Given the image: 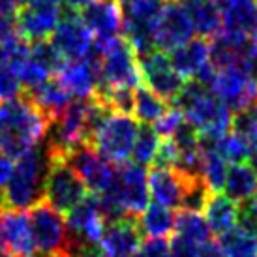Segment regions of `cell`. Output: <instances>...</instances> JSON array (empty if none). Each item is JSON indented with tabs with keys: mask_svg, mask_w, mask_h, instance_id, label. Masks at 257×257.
<instances>
[{
	"mask_svg": "<svg viewBox=\"0 0 257 257\" xmlns=\"http://www.w3.org/2000/svg\"><path fill=\"white\" fill-rule=\"evenodd\" d=\"M51 122L25 92L19 98L0 101V150L17 160L47 137Z\"/></svg>",
	"mask_w": 257,
	"mask_h": 257,
	"instance_id": "6da1fadb",
	"label": "cell"
},
{
	"mask_svg": "<svg viewBox=\"0 0 257 257\" xmlns=\"http://www.w3.org/2000/svg\"><path fill=\"white\" fill-rule=\"evenodd\" d=\"M51 162H53V154L45 139L38 147L17 158L12 179L2 190L4 208L29 210L40 201H43L45 179L49 173Z\"/></svg>",
	"mask_w": 257,
	"mask_h": 257,
	"instance_id": "7a4b0ae2",
	"label": "cell"
},
{
	"mask_svg": "<svg viewBox=\"0 0 257 257\" xmlns=\"http://www.w3.org/2000/svg\"><path fill=\"white\" fill-rule=\"evenodd\" d=\"M173 103L182 111L186 120L199 132L201 141H214L231 132L233 111L210 88L197 81H188Z\"/></svg>",
	"mask_w": 257,
	"mask_h": 257,
	"instance_id": "3957f363",
	"label": "cell"
},
{
	"mask_svg": "<svg viewBox=\"0 0 257 257\" xmlns=\"http://www.w3.org/2000/svg\"><path fill=\"white\" fill-rule=\"evenodd\" d=\"M27 212L36 246V257H72L75 251L85 248L72 236L64 214L55 210L47 201H40Z\"/></svg>",
	"mask_w": 257,
	"mask_h": 257,
	"instance_id": "277c9868",
	"label": "cell"
},
{
	"mask_svg": "<svg viewBox=\"0 0 257 257\" xmlns=\"http://www.w3.org/2000/svg\"><path fill=\"white\" fill-rule=\"evenodd\" d=\"M94 49L100 60V86H128L137 88L143 85L139 57L126 38H111L96 42Z\"/></svg>",
	"mask_w": 257,
	"mask_h": 257,
	"instance_id": "5b68a950",
	"label": "cell"
},
{
	"mask_svg": "<svg viewBox=\"0 0 257 257\" xmlns=\"http://www.w3.org/2000/svg\"><path fill=\"white\" fill-rule=\"evenodd\" d=\"M137 132H139V124L137 120H134L132 114L111 111L105 116V120L100 124V128L96 130L90 145L98 150L100 156H103L111 164H126L128 158H132Z\"/></svg>",
	"mask_w": 257,
	"mask_h": 257,
	"instance_id": "8992f818",
	"label": "cell"
},
{
	"mask_svg": "<svg viewBox=\"0 0 257 257\" xmlns=\"http://www.w3.org/2000/svg\"><path fill=\"white\" fill-rule=\"evenodd\" d=\"M164 0H130L122 6L124 34L137 57L156 49V27L164 10Z\"/></svg>",
	"mask_w": 257,
	"mask_h": 257,
	"instance_id": "52a82bcc",
	"label": "cell"
},
{
	"mask_svg": "<svg viewBox=\"0 0 257 257\" xmlns=\"http://www.w3.org/2000/svg\"><path fill=\"white\" fill-rule=\"evenodd\" d=\"M88 193L90 192L85 186V182L70 167V164L64 158L53 156L49 173L45 179L43 201H47L55 210L66 216L68 212H72Z\"/></svg>",
	"mask_w": 257,
	"mask_h": 257,
	"instance_id": "ba28073f",
	"label": "cell"
},
{
	"mask_svg": "<svg viewBox=\"0 0 257 257\" xmlns=\"http://www.w3.org/2000/svg\"><path fill=\"white\" fill-rule=\"evenodd\" d=\"M73 171L77 173L81 180L85 182L88 192L94 195H103L111 190L116 173V165L107 162L103 156L98 154V150L92 145L83 143L72 149L64 156Z\"/></svg>",
	"mask_w": 257,
	"mask_h": 257,
	"instance_id": "9c48e42d",
	"label": "cell"
},
{
	"mask_svg": "<svg viewBox=\"0 0 257 257\" xmlns=\"http://www.w3.org/2000/svg\"><path fill=\"white\" fill-rule=\"evenodd\" d=\"M49 42L55 45V49L62 55L66 62L90 57V53L94 51V43H96L92 32L83 23L81 15L70 8H66L64 15Z\"/></svg>",
	"mask_w": 257,
	"mask_h": 257,
	"instance_id": "30bf717a",
	"label": "cell"
},
{
	"mask_svg": "<svg viewBox=\"0 0 257 257\" xmlns=\"http://www.w3.org/2000/svg\"><path fill=\"white\" fill-rule=\"evenodd\" d=\"M139 68L143 85L165 101L177 100L186 85V79L173 68L169 57L162 51H152L139 57Z\"/></svg>",
	"mask_w": 257,
	"mask_h": 257,
	"instance_id": "8fae6325",
	"label": "cell"
},
{
	"mask_svg": "<svg viewBox=\"0 0 257 257\" xmlns=\"http://www.w3.org/2000/svg\"><path fill=\"white\" fill-rule=\"evenodd\" d=\"M64 15L62 0H34L17 12L19 32L27 42H40L53 36Z\"/></svg>",
	"mask_w": 257,
	"mask_h": 257,
	"instance_id": "7c38bea8",
	"label": "cell"
},
{
	"mask_svg": "<svg viewBox=\"0 0 257 257\" xmlns=\"http://www.w3.org/2000/svg\"><path fill=\"white\" fill-rule=\"evenodd\" d=\"M66 221L72 236L85 248H100L103 233L107 229V220L101 212L98 195L88 193L85 199L66 214Z\"/></svg>",
	"mask_w": 257,
	"mask_h": 257,
	"instance_id": "4fadbf2b",
	"label": "cell"
},
{
	"mask_svg": "<svg viewBox=\"0 0 257 257\" xmlns=\"http://www.w3.org/2000/svg\"><path fill=\"white\" fill-rule=\"evenodd\" d=\"M210 90L233 111V114L257 103V81L238 68L218 70Z\"/></svg>",
	"mask_w": 257,
	"mask_h": 257,
	"instance_id": "5bb4252c",
	"label": "cell"
},
{
	"mask_svg": "<svg viewBox=\"0 0 257 257\" xmlns=\"http://www.w3.org/2000/svg\"><path fill=\"white\" fill-rule=\"evenodd\" d=\"M193 34L195 30L188 8L173 0L165 2L156 27V49L162 53H171L173 49L190 42Z\"/></svg>",
	"mask_w": 257,
	"mask_h": 257,
	"instance_id": "9a60e30c",
	"label": "cell"
},
{
	"mask_svg": "<svg viewBox=\"0 0 257 257\" xmlns=\"http://www.w3.org/2000/svg\"><path fill=\"white\" fill-rule=\"evenodd\" d=\"M57 79L75 100L92 98L100 86V60L96 49L90 53V57L83 60L66 62L62 70L57 73Z\"/></svg>",
	"mask_w": 257,
	"mask_h": 257,
	"instance_id": "2e32d148",
	"label": "cell"
},
{
	"mask_svg": "<svg viewBox=\"0 0 257 257\" xmlns=\"http://www.w3.org/2000/svg\"><path fill=\"white\" fill-rule=\"evenodd\" d=\"M143 242V231L137 216H126L107 223L100 242V250L105 257H134Z\"/></svg>",
	"mask_w": 257,
	"mask_h": 257,
	"instance_id": "e0dca14e",
	"label": "cell"
},
{
	"mask_svg": "<svg viewBox=\"0 0 257 257\" xmlns=\"http://www.w3.org/2000/svg\"><path fill=\"white\" fill-rule=\"evenodd\" d=\"M79 15L92 32L96 42H105L120 36V32L124 30L122 8L114 0H94L83 8Z\"/></svg>",
	"mask_w": 257,
	"mask_h": 257,
	"instance_id": "ac0fdd59",
	"label": "cell"
},
{
	"mask_svg": "<svg viewBox=\"0 0 257 257\" xmlns=\"http://www.w3.org/2000/svg\"><path fill=\"white\" fill-rule=\"evenodd\" d=\"M184 182L186 175L179 169L152 167L149 171V192L152 201L167 208H173V210L180 208Z\"/></svg>",
	"mask_w": 257,
	"mask_h": 257,
	"instance_id": "d6986e66",
	"label": "cell"
},
{
	"mask_svg": "<svg viewBox=\"0 0 257 257\" xmlns=\"http://www.w3.org/2000/svg\"><path fill=\"white\" fill-rule=\"evenodd\" d=\"M171 66L184 79H195L210 64V45L205 38H192L190 42L173 49L169 55Z\"/></svg>",
	"mask_w": 257,
	"mask_h": 257,
	"instance_id": "ffe728a7",
	"label": "cell"
},
{
	"mask_svg": "<svg viewBox=\"0 0 257 257\" xmlns=\"http://www.w3.org/2000/svg\"><path fill=\"white\" fill-rule=\"evenodd\" d=\"M221 25L225 32L257 36V0H221Z\"/></svg>",
	"mask_w": 257,
	"mask_h": 257,
	"instance_id": "44dd1931",
	"label": "cell"
},
{
	"mask_svg": "<svg viewBox=\"0 0 257 257\" xmlns=\"http://www.w3.org/2000/svg\"><path fill=\"white\" fill-rule=\"evenodd\" d=\"M203 212H205V220H207L210 231L218 236L235 229L242 218V207L221 192L210 193Z\"/></svg>",
	"mask_w": 257,
	"mask_h": 257,
	"instance_id": "7402d4cb",
	"label": "cell"
},
{
	"mask_svg": "<svg viewBox=\"0 0 257 257\" xmlns=\"http://www.w3.org/2000/svg\"><path fill=\"white\" fill-rule=\"evenodd\" d=\"M25 94L36 103L38 107L42 109L43 113L49 116L51 120H55L58 114L70 105V101H72V96L68 94V90H66L64 86H62V83L57 79V75L47 79L45 83L36 86L34 90H29V92Z\"/></svg>",
	"mask_w": 257,
	"mask_h": 257,
	"instance_id": "603a6c76",
	"label": "cell"
},
{
	"mask_svg": "<svg viewBox=\"0 0 257 257\" xmlns=\"http://www.w3.org/2000/svg\"><path fill=\"white\" fill-rule=\"evenodd\" d=\"M223 192L229 199L238 203L240 207L250 203L257 195V173L248 164H235L229 165L227 179Z\"/></svg>",
	"mask_w": 257,
	"mask_h": 257,
	"instance_id": "cb8c5ba5",
	"label": "cell"
},
{
	"mask_svg": "<svg viewBox=\"0 0 257 257\" xmlns=\"http://www.w3.org/2000/svg\"><path fill=\"white\" fill-rule=\"evenodd\" d=\"M139 227L143 235L150 238H167L175 233V223H177V214L173 208H167L158 203H149L147 208L139 214Z\"/></svg>",
	"mask_w": 257,
	"mask_h": 257,
	"instance_id": "d4e9b609",
	"label": "cell"
},
{
	"mask_svg": "<svg viewBox=\"0 0 257 257\" xmlns=\"http://www.w3.org/2000/svg\"><path fill=\"white\" fill-rule=\"evenodd\" d=\"M188 12H190L193 30H195L197 36L205 38V40H212L223 30L221 10L216 0H207V2L195 4V6L188 8Z\"/></svg>",
	"mask_w": 257,
	"mask_h": 257,
	"instance_id": "484cf974",
	"label": "cell"
},
{
	"mask_svg": "<svg viewBox=\"0 0 257 257\" xmlns=\"http://www.w3.org/2000/svg\"><path fill=\"white\" fill-rule=\"evenodd\" d=\"M218 244L225 257H257V233L242 221L221 235Z\"/></svg>",
	"mask_w": 257,
	"mask_h": 257,
	"instance_id": "4316f807",
	"label": "cell"
},
{
	"mask_svg": "<svg viewBox=\"0 0 257 257\" xmlns=\"http://www.w3.org/2000/svg\"><path fill=\"white\" fill-rule=\"evenodd\" d=\"M175 235L182 236L184 240L192 242L197 248L212 240V231L208 227L205 216L201 212H188V210H180L177 214Z\"/></svg>",
	"mask_w": 257,
	"mask_h": 257,
	"instance_id": "83f0119b",
	"label": "cell"
},
{
	"mask_svg": "<svg viewBox=\"0 0 257 257\" xmlns=\"http://www.w3.org/2000/svg\"><path fill=\"white\" fill-rule=\"evenodd\" d=\"M229 173V164L207 145H201V179L210 192H221Z\"/></svg>",
	"mask_w": 257,
	"mask_h": 257,
	"instance_id": "f1b7e54d",
	"label": "cell"
},
{
	"mask_svg": "<svg viewBox=\"0 0 257 257\" xmlns=\"http://www.w3.org/2000/svg\"><path fill=\"white\" fill-rule=\"evenodd\" d=\"M167 101L162 100L158 94H154L145 85L136 88V105H134V116L141 124H156L165 113H167Z\"/></svg>",
	"mask_w": 257,
	"mask_h": 257,
	"instance_id": "f546056e",
	"label": "cell"
},
{
	"mask_svg": "<svg viewBox=\"0 0 257 257\" xmlns=\"http://www.w3.org/2000/svg\"><path fill=\"white\" fill-rule=\"evenodd\" d=\"M201 145H207L210 149H214L227 164H246L251 158V149L242 137L235 134L233 130L227 132L225 136L218 137L214 141H201Z\"/></svg>",
	"mask_w": 257,
	"mask_h": 257,
	"instance_id": "4dcf8cb0",
	"label": "cell"
},
{
	"mask_svg": "<svg viewBox=\"0 0 257 257\" xmlns=\"http://www.w3.org/2000/svg\"><path fill=\"white\" fill-rule=\"evenodd\" d=\"M162 137L158 136L154 128H150L149 124H139V132H137L136 143L132 149V160L137 165H152L156 160L158 147H160Z\"/></svg>",
	"mask_w": 257,
	"mask_h": 257,
	"instance_id": "1f68e13d",
	"label": "cell"
},
{
	"mask_svg": "<svg viewBox=\"0 0 257 257\" xmlns=\"http://www.w3.org/2000/svg\"><path fill=\"white\" fill-rule=\"evenodd\" d=\"M30 58L36 62L38 66H42L49 75H57L62 66L66 64V60L62 55L55 49V45L49 40H40V42H30Z\"/></svg>",
	"mask_w": 257,
	"mask_h": 257,
	"instance_id": "d6a6232c",
	"label": "cell"
},
{
	"mask_svg": "<svg viewBox=\"0 0 257 257\" xmlns=\"http://www.w3.org/2000/svg\"><path fill=\"white\" fill-rule=\"evenodd\" d=\"M231 130L242 137L248 143L251 152L257 150V103L251 107L244 109L240 113L233 114V126Z\"/></svg>",
	"mask_w": 257,
	"mask_h": 257,
	"instance_id": "836d02e7",
	"label": "cell"
},
{
	"mask_svg": "<svg viewBox=\"0 0 257 257\" xmlns=\"http://www.w3.org/2000/svg\"><path fill=\"white\" fill-rule=\"evenodd\" d=\"M23 85L12 64H0V101L19 98Z\"/></svg>",
	"mask_w": 257,
	"mask_h": 257,
	"instance_id": "e575fe53",
	"label": "cell"
},
{
	"mask_svg": "<svg viewBox=\"0 0 257 257\" xmlns=\"http://www.w3.org/2000/svg\"><path fill=\"white\" fill-rule=\"evenodd\" d=\"M180 160V152L179 147L175 145L173 139H164L160 141V147H158V154L156 160H154V167H167V169H177Z\"/></svg>",
	"mask_w": 257,
	"mask_h": 257,
	"instance_id": "d590c367",
	"label": "cell"
},
{
	"mask_svg": "<svg viewBox=\"0 0 257 257\" xmlns=\"http://www.w3.org/2000/svg\"><path fill=\"white\" fill-rule=\"evenodd\" d=\"M184 120H186L184 114H182V111H180L179 107H169L167 109V113L154 124V130L158 132V136L160 137L169 139V137H173V134L179 130V126Z\"/></svg>",
	"mask_w": 257,
	"mask_h": 257,
	"instance_id": "8d00e7d4",
	"label": "cell"
},
{
	"mask_svg": "<svg viewBox=\"0 0 257 257\" xmlns=\"http://www.w3.org/2000/svg\"><path fill=\"white\" fill-rule=\"evenodd\" d=\"M134 257H171V246L167 238H147L141 242Z\"/></svg>",
	"mask_w": 257,
	"mask_h": 257,
	"instance_id": "74e56055",
	"label": "cell"
},
{
	"mask_svg": "<svg viewBox=\"0 0 257 257\" xmlns=\"http://www.w3.org/2000/svg\"><path fill=\"white\" fill-rule=\"evenodd\" d=\"M169 246H171V257H197L201 248L193 246L192 242L184 240L182 236L175 235L169 240Z\"/></svg>",
	"mask_w": 257,
	"mask_h": 257,
	"instance_id": "f35d334b",
	"label": "cell"
},
{
	"mask_svg": "<svg viewBox=\"0 0 257 257\" xmlns=\"http://www.w3.org/2000/svg\"><path fill=\"white\" fill-rule=\"evenodd\" d=\"M14 158H10L8 154H4L0 150V190H4L6 184L12 179V173H14Z\"/></svg>",
	"mask_w": 257,
	"mask_h": 257,
	"instance_id": "ab89813d",
	"label": "cell"
},
{
	"mask_svg": "<svg viewBox=\"0 0 257 257\" xmlns=\"http://www.w3.org/2000/svg\"><path fill=\"white\" fill-rule=\"evenodd\" d=\"M240 221L257 233V195L250 203H246L242 207V218H240Z\"/></svg>",
	"mask_w": 257,
	"mask_h": 257,
	"instance_id": "60d3db41",
	"label": "cell"
},
{
	"mask_svg": "<svg viewBox=\"0 0 257 257\" xmlns=\"http://www.w3.org/2000/svg\"><path fill=\"white\" fill-rule=\"evenodd\" d=\"M197 257H225V255H223V250H221L220 244L214 242V240H210V242H207L205 246H201Z\"/></svg>",
	"mask_w": 257,
	"mask_h": 257,
	"instance_id": "b9f144b4",
	"label": "cell"
},
{
	"mask_svg": "<svg viewBox=\"0 0 257 257\" xmlns=\"http://www.w3.org/2000/svg\"><path fill=\"white\" fill-rule=\"evenodd\" d=\"M17 0H0V17H14L17 15Z\"/></svg>",
	"mask_w": 257,
	"mask_h": 257,
	"instance_id": "7bdbcfd3",
	"label": "cell"
},
{
	"mask_svg": "<svg viewBox=\"0 0 257 257\" xmlns=\"http://www.w3.org/2000/svg\"><path fill=\"white\" fill-rule=\"evenodd\" d=\"M72 257H105L101 253L100 248H81L79 251H75Z\"/></svg>",
	"mask_w": 257,
	"mask_h": 257,
	"instance_id": "ee69618b",
	"label": "cell"
},
{
	"mask_svg": "<svg viewBox=\"0 0 257 257\" xmlns=\"http://www.w3.org/2000/svg\"><path fill=\"white\" fill-rule=\"evenodd\" d=\"M90 2H94V0H62V4H64L66 8L73 10V12H75V10L81 12V10H83L85 6H88Z\"/></svg>",
	"mask_w": 257,
	"mask_h": 257,
	"instance_id": "f6af8a7d",
	"label": "cell"
},
{
	"mask_svg": "<svg viewBox=\"0 0 257 257\" xmlns=\"http://www.w3.org/2000/svg\"><path fill=\"white\" fill-rule=\"evenodd\" d=\"M173 2H177V4H180V6H184V8H192V6H195V4L207 2V0H173Z\"/></svg>",
	"mask_w": 257,
	"mask_h": 257,
	"instance_id": "bcb514c9",
	"label": "cell"
},
{
	"mask_svg": "<svg viewBox=\"0 0 257 257\" xmlns=\"http://www.w3.org/2000/svg\"><path fill=\"white\" fill-rule=\"evenodd\" d=\"M0 257H17L12 250H6V248H0Z\"/></svg>",
	"mask_w": 257,
	"mask_h": 257,
	"instance_id": "7dc6e473",
	"label": "cell"
},
{
	"mask_svg": "<svg viewBox=\"0 0 257 257\" xmlns=\"http://www.w3.org/2000/svg\"><path fill=\"white\" fill-rule=\"evenodd\" d=\"M30 2H34V0H17L19 6H25V4H30Z\"/></svg>",
	"mask_w": 257,
	"mask_h": 257,
	"instance_id": "c3c4849f",
	"label": "cell"
},
{
	"mask_svg": "<svg viewBox=\"0 0 257 257\" xmlns=\"http://www.w3.org/2000/svg\"><path fill=\"white\" fill-rule=\"evenodd\" d=\"M114 2H116V4H118V6H126V4H128V2H130V0H114Z\"/></svg>",
	"mask_w": 257,
	"mask_h": 257,
	"instance_id": "681fc988",
	"label": "cell"
},
{
	"mask_svg": "<svg viewBox=\"0 0 257 257\" xmlns=\"http://www.w3.org/2000/svg\"><path fill=\"white\" fill-rule=\"evenodd\" d=\"M4 208V201H2V190H0V210Z\"/></svg>",
	"mask_w": 257,
	"mask_h": 257,
	"instance_id": "f907efd6",
	"label": "cell"
},
{
	"mask_svg": "<svg viewBox=\"0 0 257 257\" xmlns=\"http://www.w3.org/2000/svg\"><path fill=\"white\" fill-rule=\"evenodd\" d=\"M38 257H43V255H38Z\"/></svg>",
	"mask_w": 257,
	"mask_h": 257,
	"instance_id": "816d5d0a",
	"label": "cell"
},
{
	"mask_svg": "<svg viewBox=\"0 0 257 257\" xmlns=\"http://www.w3.org/2000/svg\"><path fill=\"white\" fill-rule=\"evenodd\" d=\"M255 40H257V36H255Z\"/></svg>",
	"mask_w": 257,
	"mask_h": 257,
	"instance_id": "f5cc1de1",
	"label": "cell"
}]
</instances>
